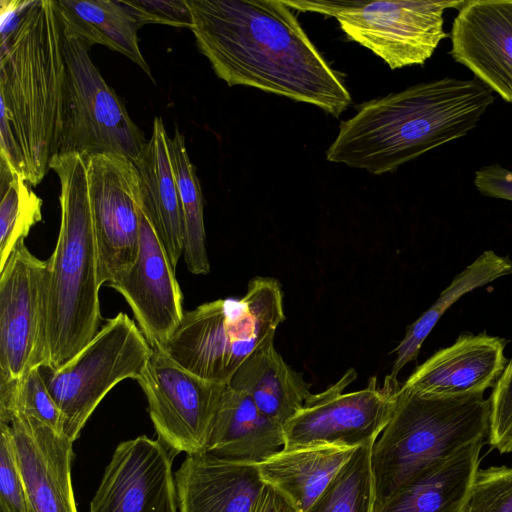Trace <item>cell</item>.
<instances>
[{
  "label": "cell",
  "mask_w": 512,
  "mask_h": 512,
  "mask_svg": "<svg viewBox=\"0 0 512 512\" xmlns=\"http://www.w3.org/2000/svg\"><path fill=\"white\" fill-rule=\"evenodd\" d=\"M200 52L228 86L244 85L338 117L351 104L341 75L283 0H186Z\"/></svg>",
  "instance_id": "obj_1"
},
{
  "label": "cell",
  "mask_w": 512,
  "mask_h": 512,
  "mask_svg": "<svg viewBox=\"0 0 512 512\" xmlns=\"http://www.w3.org/2000/svg\"><path fill=\"white\" fill-rule=\"evenodd\" d=\"M475 79L445 77L363 103L341 122L326 159L380 175L468 134L494 103Z\"/></svg>",
  "instance_id": "obj_2"
},
{
  "label": "cell",
  "mask_w": 512,
  "mask_h": 512,
  "mask_svg": "<svg viewBox=\"0 0 512 512\" xmlns=\"http://www.w3.org/2000/svg\"><path fill=\"white\" fill-rule=\"evenodd\" d=\"M64 30L55 0H34L1 42L0 98L26 166L39 184L58 155L67 99Z\"/></svg>",
  "instance_id": "obj_3"
},
{
  "label": "cell",
  "mask_w": 512,
  "mask_h": 512,
  "mask_svg": "<svg viewBox=\"0 0 512 512\" xmlns=\"http://www.w3.org/2000/svg\"><path fill=\"white\" fill-rule=\"evenodd\" d=\"M60 180V229L47 260V367L58 368L100 330L99 265L86 160L55 155Z\"/></svg>",
  "instance_id": "obj_4"
},
{
  "label": "cell",
  "mask_w": 512,
  "mask_h": 512,
  "mask_svg": "<svg viewBox=\"0 0 512 512\" xmlns=\"http://www.w3.org/2000/svg\"><path fill=\"white\" fill-rule=\"evenodd\" d=\"M490 398L420 396L403 384L392 417L371 450L374 511L432 463L489 432Z\"/></svg>",
  "instance_id": "obj_5"
},
{
  "label": "cell",
  "mask_w": 512,
  "mask_h": 512,
  "mask_svg": "<svg viewBox=\"0 0 512 512\" xmlns=\"http://www.w3.org/2000/svg\"><path fill=\"white\" fill-rule=\"evenodd\" d=\"M284 320L280 283L258 276L241 298L217 299L185 311L163 349L196 375L229 384L250 355L274 341Z\"/></svg>",
  "instance_id": "obj_6"
},
{
  "label": "cell",
  "mask_w": 512,
  "mask_h": 512,
  "mask_svg": "<svg viewBox=\"0 0 512 512\" xmlns=\"http://www.w3.org/2000/svg\"><path fill=\"white\" fill-rule=\"evenodd\" d=\"M152 352L141 329L126 313L119 312L64 364L40 367L63 414L64 434L74 442L110 390L126 379L137 381Z\"/></svg>",
  "instance_id": "obj_7"
},
{
  "label": "cell",
  "mask_w": 512,
  "mask_h": 512,
  "mask_svg": "<svg viewBox=\"0 0 512 512\" xmlns=\"http://www.w3.org/2000/svg\"><path fill=\"white\" fill-rule=\"evenodd\" d=\"M292 10L334 17L346 36L391 69L423 65L449 36L443 14L464 1L283 0Z\"/></svg>",
  "instance_id": "obj_8"
},
{
  "label": "cell",
  "mask_w": 512,
  "mask_h": 512,
  "mask_svg": "<svg viewBox=\"0 0 512 512\" xmlns=\"http://www.w3.org/2000/svg\"><path fill=\"white\" fill-rule=\"evenodd\" d=\"M90 46L64 39L67 99L58 155L120 154L135 161L148 140L89 55Z\"/></svg>",
  "instance_id": "obj_9"
},
{
  "label": "cell",
  "mask_w": 512,
  "mask_h": 512,
  "mask_svg": "<svg viewBox=\"0 0 512 512\" xmlns=\"http://www.w3.org/2000/svg\"><path fill=\"white\" fill-rule=\"evenodd\" d=\"M355 377L351 368L326 390L312 394L283 425V448L373 444L392 417L402 384L388 375L380 387L372 377L365 388L345 393Z\"/></svg>",
  "instance_id": "obj_10"
},
{
  "label": "cell",
  "mask_w": 512,
  "mask_h": 512,
  "mask_svg": "<svg viewBox=\"0 0 512 512\" xmlns=\"http://www.w3.org/2000/svg\"><path fill=\"white\" fill-rule=\"evenodd\" d=\"M152 348L137 382L146 395L158 440L173 456L205 451L228 384L202 378L177 363L162 347Z\"/></svg>",
  "instance_id": "obj_11"
},
{
  "label": "cell",
  "mask_w": 512,
  "mask_h": 512,
  "mask_svg": "<svg viewBox=\"0 0 512 512\" xmlns=\"http://www.w3.org/2000/svg\"><path fill=\"white\" fill-rule=\"evenodd\" d=\"M48 262L20 240L0 270V383L47 362Z\"/></svg>",
  "instance_id": "obj_12"
},
{
  "label": "cell",
  "mask_w": 512,
  "mask_h": 512,
  "mask_svg": "<svg viewBox=\"0 0 512 512\" xmlns=\"http://www.w3.org/2000/svg\"><path fill=\"white\" fill-rule=\"evenodd\" d=\"M84 157L102 286L128 270L137 259L142 184L134 161L124 155Z\"/></svg>",
  "instance_id": "obj_13"
},
{
  "label": "cell",
  "mask_w": 512,
  "mask_h": 512,
  "mask_svg": "<svg viewBox=\"0 0 512 512\" xmlns=\"http://www.w3.org/2000/svg\"><path fill=\"white\" fill-rule=\"evenodd\" d=\"M173 458L159 440L146 435L121 442L89 512H179Z\"/></svg>",
  "instance_id": "obj_14"
},
{
  "label": "cell",
  "mask_w": 512,
  "mask_h": 512,
  "mask_svg": "<svg viewBox=\"0 0 512 512\" xmlns=\"http://www.w3.org/2000/svg\"><path fill=\"white\" fill-rule=\"evenodd\" d=\"M107 285L124 297L151 346L163 348L184 317L183 295L175 268L142 206L137 259Z\"/></svg>",
  "instance_id": "obj_15"
},
{
  "label": "cell",
  "mask_w": 512,
  "mask_h": 512,
  "mask_svg": "<svg viewBox=\"0 0 512 512\" xmlns=\"http://www.w3.org/2000/svg\"><path fill=\"white\" fill-rule=\"evenodd\" d=\"M453 59L512 103V0H470L451 30Z\"/></svg>",
  "instance_id": "obj_16"
},
{
  "label": "cell",
  "mask_w": 512,
  "mask_h": 512,
  "mask_svg": "<svg viewBox=\"0 0 512 512\" xmlns=\"http://www.w3.org/2000/svg\"><path fill=\"white\" fill-rule=\"evenodd\" d=\"M10 425L21 475L32 512H77L71 463L73 441L22 413Z\"/></svg>",
  "instance_id": "obj_17"
},
{
  "label": "cell",
  "mask_w": 512,
  "mask_h": 512,
  "mask_svg": "<svg viewBox=\"0 0 512 512\" xmlns=\"http://www.w3.org/2000/svg\"><path fill=\"white\" fill-rule=\"evenodd\" d=\"M505 345L504 339L485 333L461 335L418 366L403 386L430 398L484 394L508 363Z\"/></svg>",
  "instance_id": "obj_18"
},
{
  "label": "cell",
  "mask_w": 512,
  "mask_h": 512,
  "mask_svg": "<svg viewBox=\"0 0 512 512\" xmlns=\"http://www.w3.org/2000/svg\"><path fill=\"white\" fill-rule=\"evenodd\" d=\"M179 512H252L264 486L258 465L186 454L174 474Z\"/></svg>",
  "instance_id": "obj_19"
},
{
  "label": "cell",
  "mask_w": 512,
  "mask_h": 512,
  "mask_svg": "<svg viewBox=\"0 0 512 512\" xmlns=\"http://www.w3.org/2000/svg\"><path fill=\"white\" fill-rule=\"evenodd\" d=\"M484 439L432 463L374 512H463L479 469Z\"/></svg>",
  "instance_id": "obj_20"
},
{
  "label": "cell",
  "mask_w": 512,
  "mask_h": 512,
  "mask_svg": "<svg viewBox=\"0 0 512 512\" xmlns=\"http://www.w3.org/2000/svg\"><path fill=\"white\" fill-rule=\"evenodd\" d=\"M134 163L141 177L142 209L176 269L183 255V218L172 160L171 137L160 117L154 119L151 137Z\"/></svg>",
  "instance_id": "obj_21"
},
{
  "label": "cell",
  "mask_w": 512,
  "mask_h": 512,
  "mask_svg": "<svg viewBox=\"0 0 512 512\" xmlns=\"http://www.w3.org/2000/svg\"><path fill=\"white\" fill-rule=\"evenodd\" d=\"M284 443L283 426L265 416L246 394L227 385L205 451L258 464L280 451Z\"/></svg>",
  "instance_id": "obj_22"
},
{
  "label": "cell",
  "mask_w": 512,
  "mask_h": 512,
  "mask_svg": "<svg viewBox=\"0 0 512 512\" xmlns=\"http://www.w3.org/2000/svg\"><path fill=\"white\" fill-rule=\"evenodd\" d=\"M228 385L246 394L265 416L282 426L313 394L311 383L284 361L274 341L250 355Z\"/></svg>",
  "instance_id": "obj_23"
},
{
  "label": "cell",
  "mask_w": 512,
  "mask_h": 512,
  "mask_svg": "<svg viewBox=\"0 0 512 512\" xmlns=\"http://www.w3.org/2000/svg\"><path fill=\"white\" fill-rule=\"evenodd\" d=\"M357 448H282L257 465L266 484L282 493L299 512H306Z\"/></svg>",
  "instance_id": "obj_24"
},
{
  "label": "cell",
  "mask_w": 512,
  "mask_h": 512,
  "mask_svg": "<svg viewBox=\"0 0 512 512\" xmlns=\"http://www.w3.org/2000/svg\"><path fill=\"white\" fill-rule=\"evenodd\" d=\"M64 35L101 44L137 64L153 80L137 31L141 22L126 0H55Z\"/></svg>",
  "instance_id": "obj_25"
},
{
  "label": "cell",
  "mask_w": 512,
  "mask_h": 512,
  "mask_svg": "<svg viewBox=\"0 0 512 512\" xmlns=\"http://www.w3.org/2000/svg\"><path fill=\"white\" fill-rule=\"evenodd\" d=\"M512 273V262L492 250L481 253L471 264L457 274L438 299L407 329L394 352L389 376L397 379L401 369L415 360L422 344L443 314L462 296L494 280Z\"/></svg>",
  "instance_id": "obj_26"
},
{
  "label": "cell",
  "mask_w": 512,
  "mask_h": 512,
  "mask_svg": "<svg viewBox=\"0 0 512 512\" xmlns=\"http://www.w3.org/2000/svg\"><path fill=\"white\" fill-rule=\"evenodd\" d=\"M171 153L183 218V256L188 270L195 275L210 271L206 249L203 196L185 138L178 128L171 137Z\"/></svg>",
  "instance_id": "obj_27"
},
{
  "label": "cell",
  "mask_w": 512,
  "mask_h": 512,
  "mask_svg": "<svg viewBox=\"0 0 512 512\" xmlns=\"http://www.w3.org/2000/svg\"><path fill=\"white\" fill-rule=\"evenodd\" d=\"M373 444L354 451L306 512H374Z\"/></svg>",
  "instance_id": "obj_28"
},
{
  "label": "cell",
  "mask_w": 512,
  "mask_h": 512,
  "mask_svg": "<svg viewBox=\"0 0 512 512\" xmlns=\"http://www.w3.org/2000/svg\"><path fill=\"white\" fill-rule=\"evenodd\" d=\"M0 270L17 243L42 219V200L22 175L0 162Z\"/></svg>",
  "instance_id": "obj_29"
},
{
  "label": "cell",
  "mask_w": 512,
  "mask_h": 512,
  "mask_svg": "<svg viewBox=\"0 0 512 512\" xmlns=\"http://www.w3.org/2000/svg\"><path fill=\"white\" fill-rule=\"evenodd\" d=\"M14 413L30 416L64 434L63 414L47 388L40 367L17 382L0 383V422L7 423Z\"/></svg>",
  "instance_id": "obj_30"
},
{
  "label": "cell",
  "mask_w": 512,
  "mask_h": 512,
  "mask_svg": "<svg viewBox=\"0 0 512 512\" xmlns=\"http://www.w3.org/2000/svg\"><path fill=\"white\" fill-rule=\"evenodd\" d=\"M463 512H512V465L479 468Z\"/></svg>",
  "instance_id": "obj_31"
},
{
  "label": "cell",
  "mask_w": 512,
  "mask_h": 512,
  "mask_svg": "<svg viewBox=\"0 0 512 512\" xmlns=\"http://www.w3.org/2000/svg\"><path fill=\"white\" fill-rule=\"evenodd\" d=\"M1 512H32L19 468L11 427L0 422Z\"/></svg>",
  "instance_id": "obj_32"
},
{
  "label": "cell",
  "mask_w": 512,
  "mask_h": 512,
  "mask_svg": "<svg viewBox=\"0 0 512 512\" xmlns=\"http://www.w3.org/2000/svg\"><path fill=\"white\" fill-rule=\"evenodd\" d=\"M488 441L500 453L512 452V359L490 396Z\"/></svg>",
  "instance_id": "obj_33"
},
{
  "label": "cell",
  "mask_w": 512,
  "mask_h": 512,
  "mask_svg": "<svg viewBox=\"0 0 512 512\" xmlns=\"http://www.w3.org/2000/svg\"><path fill=\"white\" fill-rule=\"evenodd\" d=\"M142 25L164 24L190 28L192 17L186 0H126Z\"/></svg>",
  "instance_id": "obj_34"
},
{
  "label": "cell",
  "mask_w": 512,
  "mask_h": 512,
  "mask_svg": "<svg viewBox=\"0 0 512 512\" xmlns=\"http://www.w3.org/2000/svg\"><path fill=\"white\" fill-rule=\"evenodd\" d=\"M474 184L485 196L512 201V171L498 164L477 170Z\"/></svg>",
  "instance_id": "obj_35"
},
{
  "label": "cell",
  "mask_w": 512,
  "mask_h": 512,
  "mask_svg": "<svg viewBox=\"0 0 512 512\" xmlns=\"http://www.w3.org/2000/svg\"><path fill=\"white\" fill-rule=\"evenodd\" d=\"M0 162L26 179L23 153L7 109L2 103H0Z\"/></svg>",
  "instance_id": "obj_36"
},
{
  "label": "cell",
  "mask_w": 512,
  "mask_h": 512,
  "mask_svg": "<svg viewBox=\"0 0 512 512\" xmlns=\"http://www.w3.org/2000/svg\"><path fill=\"white\" fill-rule=\"evenodd\" d=\"M252 512H299L277 489L265 484Z\"/></svg>",
  "instance_id": "obj_37"
},
{
  "label": "cell",
  "mask_w": 512,
  "mask_h": 512,
  "mask_svg": "<svg viewBox=\"0 0 512 512\" xmlns=\"http://www.w3.org/2000/svg\"><path fill=\"white\" fill-rule=\"evenodd\" d=\"M31 1L2 0L0 2L1 12V42L7 40L17 27L22 13L30 5Z\"/></svg>",
  "instance_id": "obj_38"
}]
</instances>
